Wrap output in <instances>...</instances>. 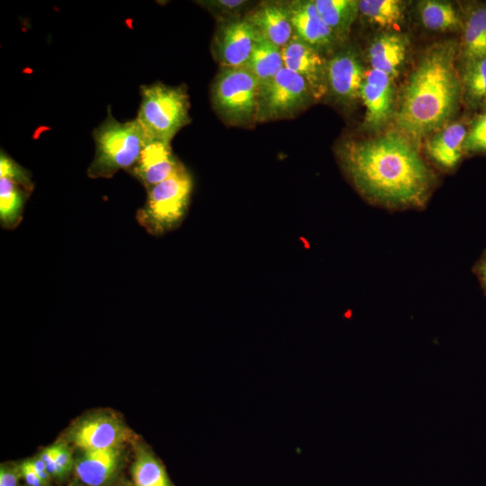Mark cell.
I'll return each instance as SVG.
<instances>
[{
  "label": "cell",
  "mask_w": 486,
  "mask_h": 486,
  "mask_svg": "<svg viewBox=\"0 0 486 486\" xmlns=\"http://www.w3.org/2000/svg\"><path fill=\"white\" fill-rule=\"evenodd\" d=\"M406 50V42L401 36L395 33L379 36L369 49L372 68L394 76L405 58Z\"/></svg>",
  "instance_id": "obj_19"
},
{
  "label": "cell",
  "mask_w": 486,
  "mask_h": 486,
  "mask_svg": "<svg viewBox=\"0 0 486 486\" xmlns=\"http://www.w3.org/2000/svg\"><path fill=\"white\" fill-rule=\"evenodd\" d=\"M53 449L59 475H63L72 467V454L69 449L61 444L53 446Z\"/></svg>",
  "instance_id": "obj_29"
},
{
  "label": "cell",
  "mask_w": 486,
  "mask_h": 486,
  "mask_svg": "<svg viewBox=\"0 0 486 486\" xmlns=\"http://www.w3.org/2000/svg\"><path fill=\"white\" fill-rule=\"evenodd\" d=\"M314 3L320 15L335 36H343L348 32L359 11L357 1L316 0Z\"/></svg>",
  "instance_id": "obj_21"
},
{
  "label": "cell",
  "mask_w": 486,
  "mask_h": 486,
  "mask_svg": "<svg viewBox=\"0 0 486 486\" xmlns=\"http://www.w3.org/2000/svg\"><path fill=\"white\" fill-rule=\"evenodd\" d=\"M204 3L215 11L228 14L239 12L248 4V1L244 0H214Z\"/></svg>",
  "instance_id": "obj_28"
},
{
  "label": "cell",
  "mask_w": 486,
  "mask_h": 486,
  "mask_svg": "<svg viewBox=\"0 0 486 486\" xmlns=\"http://www.w3.org/2000/svg\"><path fill=\"white\" fill-rule=\"evenodd\" d=\"M464 85L472 100L480 101L486 97V57L468 61Z\"/></svg>",
  "instance_id": "obj_26"
},
{
  "label": "cell",
  "mask_w": 486,
  "mask_h": 486,
  "mask_svg": "<svg viewBox=\"0 0 486 486\" xmlns=\"http://www.w3.org/2000/svg\"><path fill=\"white\" fill-rule=\"evenodd\" d=\"M282 56L284 67L306 80L313 97H318L324 92L328 62L318 50L293 35L282 49Z\"/></svg>",
  "instance_id": "obj_10"
},
{
  "label": "cell",
  "mask_w": 486,
  "mask_h": 486,
  "mask_svg": "<svg viewBox=\"0 0 486 486\" xmlns=\"http://www.w3.org/2000/svg\"><path fill=\"white\" fill-rule=\"evenodd\" d=\"M21 473L29 486H43L45 484L32 468L30 461H25L22 464Z\"/></svg>",
  "instance_id": "obj_31"
},
{
  "label": "cell",
  "mask_w": 486,
  "mask_h": 486,
  "mask_svg": "<svg viewBox=\"0 0 486 486\" xmlns=\"http://www.w3.org/2000/svg\"><path fill=\"white\" fill-rule=\"evenodd\" d=\"M246 19L263 39L281 49L287 45L294 35L285 3L265 4Z\"/></svg>",
  "instance_id": "obj_16"
},
{
  "label": "cell",
  "mask_w": 486,
  "mask_h": 486,
  "mask_svg": "<svg viewBox=\"0 0 486 486\" xmlns=\"http://www.w3.org/2000/svg\"><path fill=\"white\" fill-rule=\"evenodd\" d=\"M466 136L467 130L463 124H450L427 143L428 154L436 165L451 170L458 165L465 152Z\"/></svg>",
  "instance_id": "obj_17"
},
{
  "label": "cell",
  "mask_w": 486,
  "mask_h": 486,
  "mask_svg": "<svg viewBox=\"0 0 486 486\" xmlns=\"http://www.w3.org/2000/svg\"><path fill=\"white\" fill-rule=\"evenodd\" d=\"M339 155L358 193L389 210L424 208L436 184L434 172L418 150L395 133L349 141Z\"/></svg>",
  "instance_id": "obj_1"
},
{
  "label": "cell",
  "mask_w": 486,
  "mask_h": 486,
  "mask_svg": "<svg viewBox=\"0 0 486 486\" xmlns=\"http://www.w3.org/2000/svg\"><path fill=\"white\" fill-rule=\"evenodd\" d=\"M464 50L468 61L486 57V7L471 14L464 30Z\"/></svg>",
  "instance_id": "obj_22"
},
{
  "label": "cell",
  "mask_w": 486,
  "mask_h": 486,
  "mask_svg": "<svg viewBox=\"0 0 486 486\" xmlns=\"http://www.w3.org/2000/svg\"><path fill=\"white\" fill-rule=\"evenodd\" d=\"M360 97L366 108V123L372 127L382 125L392 112L391 76L374 68L367 71L360 90Z\"/></svg>",
  "instance_id": "obj_15"
},
{
  "label": "cell",
  "mask_w": 486,
  "mask_h": 486,
  "mask_svg": "<svg viewBox=\"0 0 486 486\" xmlns=\"http://www.w3.org/2000/svg\"><path fill=\"white\" fill-rule=\"evenodd\" d=\"M458 97L453 49H432L410 75L397 112V124L410 136L426 135L453 114Z\"/></svg>",
  "instance_id": "obj_2"
},
{
  "label": "cell",
  "mask_w": 486,
  "mask_h": 486,
  "mask_svg": "<svg viewBox=\"0 0 486 486\" xmlns=\"http://www.w3.org/2000/svg\"><path fill=\"white\" fill-rule=\"evenodd\" d=\"M284 67L282 49L261 36L245 65L259 82L260 88L270 82Z\"/></svg>",
  "instance_id": "obj_20"
},
{
  "label": "cell",
  "mask_w": 486,
  "mask_h": 486,
  "mask_svg": "<svg viewBox=\"0 0 486 486\" xmlns=\"http://www.w3.org/2000/svg\"><path fill=\"white\" fill-rule=\"evenodd\" d=\"M420 17L425 27L435 31L454 29L460 23L454 8L448 3L438 1L422 3Z\"/></svg>",
  "instance_id": "obj_24"
},
{
  "label": "cell",
  "mask_w": 486,
  "mask_h": 486,
  "mask_svg": "<svg viewBox=\"0 0 486 486\" xmlns=\"http://www.w3.org/2000/svg\"><path fill=\"white\" fill-rule=\"evenodd\" d=\"M472 272L476 276L480 286L486 296V249H484L478 259L474 262Z\"/></svg>",
  "instance_id": "obj_30"
},
{
  "label": "cell",
  "mask_w": 486,
  "mask_h": 486,
  "mask_svg": "<svg viewBox=\"0 0 486 486\" xmlns=\"http://www.w3.org/2000/svg\"><path fill=\"white\" fill-rule=\"evenodd\" d=\"M33 190L31 174L3 150L0 157V221L14 229L22 220L27 199Z\"/></svg>",
  "instance_id": "obj_8"
},
{
  "label": "cell",
  "mask_w": 486,
  "mask_h": 486,
  "mask_svg": "<svg viewBox=\"0 0 486 486\" xmlns=\"http://www.w3.org/2000/svg\"><path fill=\"white\" fill-rule=\"evenodd\" d=\"M259 38L255 27L246 18L223 24L215 40L216 55L222 68L245 67Z\"/></svg>",
  "instance_id": "obj_9"
},
{
  "label": "cell",
  "mask_w": 486,
  "mask_h": 486,
  "mask_svg": "<svg viewBox=\"0 0 486 486\" xmlns=\"http://www.w3.org/2000/svg\"><path fill=\"white\" fill-rule=\"evenodd\" d=\"M313 97L306 80L284 67L260 88L256 120H267L292 114Z\"/></svg>",
  "instance_id": "obj_7"
},
{
  "label": "cell",
  "mask_w": 486,
  "mask_h": 486,
  "mask_svg": "<svg viewBox=\"0 0 486 486\" xmlns=\"http://www.w3.org/2000/svg\"><path fill=\"white\" fill-rule=\"evenodd\" d=\"M180 164L172 152L170 142L147 139L129 172L148 189L170 176Z\"/></svg>",
  "instance_id": "obj_11"
},
{
  "label": "cell",
  "mask_w": 486,
  "mask_h": 486,
  "mask_svg": "<svg viewBox=\"0 0 486 486\" xmlns=\"http://www.w3.org/2000/svg\"><path fill=\"white\" fill-rule=\"evenodd\" d=\"M365 72L351 51H342L327 63V84L333 94L342 102H352L358 96Z\"/></svg>",
  "instance_id": "obj_12"
},
{
  "label": "cell",
  "mask_w": 486,
  "mask_h": 486,
  "mask_svg": "<svg viewBox=\"0 0 486 486\" xmlns=\"http://www.w3.org/2000/svg\"><path fill=\"white\" fill-rule=\"evenodd\" d=\"M118 457L117 448L86 451L76 464V475L88 486H101L115 472Z\"/></svg>",
  "instance_id": "obj_18"
},
{
  "label": "cell",
  "mask_w": 486,
  "mask_h": 486,
  "mask_svg": "<svg viewBox=\"0 0 486 486\" xmlns=\"http://www.w3.org/2000/svg\"><path fill=\"white\" fill-rule=\"evenodd\" d=\"M41 460L45 463L47 470L50 475L60 476L55 460L53 446L46 448L40 454Z\"/></svg>",
  "instance_id": "obj_32"
},
{
  "label": "cell",
  "mask_w": 486,
  "mask_h": 486,
  "mask_svg": "<svg viewBox=\"0 0 486 486\" xmlns=\"http://www.w3.org/2000/svg\"><path fill=\"white\" fill-rule=\"evenodd\" d=\"M93 137L95 154L88 167L92 178H110L121 169L129 171L148 139L136 118L120 122L110 110L105 120L94 129Z\"/></svg>",
  "instance_id": "obj_3"
},
{
  "label": "cell",
  "mask_w": 486,
  "mask_h": 486,
  "mask_svg": "<svg viewBox=\"0 0 486 486\" xmlns=\"http://www.w3.org/2000/svg\"><path fill=\"white\" fill-rule=\"evenodd\" d=\"M192 190V176L181 163L170 176L147 189L146 202L137 213L139 223L155 236L177 228L187 212Z\"/></svg>",
  "instance_id": "obj_5"
},
{
  "label": "cell",
  "mask_w": 486,
  "mask_h": 486,
  "mask_svg": "<svg viewBox=\"0 0 486 486\" xmlns=\"http://www.w3.org/2000/svg\"><path fill=\"white\" fill-rule=\"evenodd\" d=\"M260 85L245 67L222 68L212 86V103L228 122L248 123L256 119Z\"/></svg>",
  "instance_id": "obj_6"
},
{
  "label": "cell",
  "mask_w": 486,
  "mask_h": 486,
  "mask_svg": "<svg viewBox=\"0 0 486 486\" xmlns=\"http://www.w3.org/2000/svg\"><path fill=\"white\" fill-rule=\"evenodd\" d=\"M135 486H172L162 464L149 453L140 451L132 465Z\"/></svg>",
  "instance_id": "obj_23"
},
{
  "label": "cell",
  "mask_w": 486,
  "mask_h": 486,
  "mask_svg": "<svg viewBox=\"0 0 486 486\" xmlns=\"http://www.w3.org/2000/svg\"><path fill=\"white\" fill-rule=\"evenodd\" d=\"M294 35L320 50L329 46L336 36L320 15L314 1L285 3Z\"/></svg>",
  "instance_id": "obj_14"
},
{
  "label": "cell",
  "mask_w": 486,
  "mask_h": 486,
  "mask_svg": "<svg viewBox=\"0 0 486 486\" xmlns=\"http://www.w3.org/2000/svg\"><path fill=\"white\" fill-rule=\"evenodd\" d=\"M18 474L14 470L1 467L0 486H17Z\"/></svg>",
  "instance_id": "obj_33"
},
{
  "label": "cell",
  "mask_w": 486,
  "mask_h": 486,
  "mask_svg": "<svg viewBox=\"0 0 486 486\" xmlns=\"http://www.w3.org/2000/svg\"><path fill=\"white\" fill-rule=\"evenodd\" d=\"M125 438V428L109 416L85 419L71 432L74 444L85 452L117 448Z\"/></svg>",
  "instance_id": "obj_13"
},
{
  "label": "cell",
  "mask_w": 486,
  "mask_h": 486,
  "mask_svg": "<svg viewBox=\"0 0 486 486\" xmlns=\"http://www.w3.org/2000/svg\"><path fill=\"white\" fill-rule=\"evenodd\" d=\"M465 152H486V113L472 125L464 142Z\"/></svg>",
  "instance_id": "obj_27"
},
{
  "label": "cell",
  "mask_w": 486,
  "mask_h": 486,
  "mask_svg": "<svg viewBox=\"0 0 486 486\" xmlns=\"http://www.w3.org/2000/svg\"><path fill=\"white\" fill-rule=\"evenodd\" d=\"M189 107L184 86L157 82L140 87L136 119L148 139L171 142L178 130L190 122Z\"/></svg>",
  "instance_id": "obj_4"
},
{
  "label": "cell",
  "mask_w": 486,
  "mask_h": 486,
  "mask_svg": "<svg viewBox=\"0 0 486 486\" xmlns=\"http://www.w3.org/2000/svg\"><path fill=\"white\" fill-rule=\"evenodd\" d=\"M358 10L371 22L390 27L397 24L402 16L401 3L396 0H363Z\"/></svg>",
  "instance_id": "obj_25"
}]
</instances>
